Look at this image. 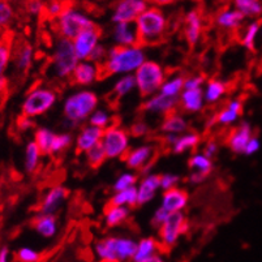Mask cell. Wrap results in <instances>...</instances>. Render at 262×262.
Here are the masks:
<instances>
[{
    "label": "cell",
    "instance_id": "c3c4849f",
    "mask_svg": "<svg viewBox=\"0 0 262 262\" xmlns=\"http://www.w3.org/2000/svg\"><path fill=\"white\" fill-rule=\"evenodd\" d=\"M16 258L20 262H37L39 259V253L32 248H21L16 253Z\"/></svg>",
    "mask_w": 262,
    "mask_h": 262
},
{
    "label": "cell",
    "instance_id": "bcb514c9",
    "mask_svg": "<svg viewBox=\"0 0 262 262\" xmlns=\"http://www.w3.org/2000/svg\"><path fill=\"white\" fill-rule=\"evenodd\" d=\"M139 180V176L135 173H123L116 179L115 184H114L113 189L114 192H119V190H124L127 188L135 187V184Z\"/></svg>",
    "mask_w": 262,
    "mask_h": 262
},
{
    "label": "cell",
    "instance_id": "681fc988",
    "mask_svg": "<svg viewBox=\"0 0 262 262\" xmlns=\"http://www.w3.org/2000/svg\"><path fill=\"white\" fill-rule=\"evenodd\" d=\"M150 128L144 120H137L136 123L132 124V127L129 128V135L135 139H141L145 137L146 135H149Z\"/></svg>",
    "mask_w": 262,
    "mask_h": 262
},
{
    "label": "cell",
    "instance_id": "ba28073f",
    "mask_svg": "<svg viewBox=\"0 0 262 262\" xmlns=\"http://www.w3.org/2000/svg\"><path fill=\"white\" fill-rule=\"evenodd\" d=\"M95 25L85 13L73 7H66L56 18V28L60 37L73 40L80 32Z\"/></svg>",
    "mask_w": 262,
    "mask_h": 262
},
{
    "label": "cell",
    "instance_id": "9a60e30c",
    "mask_svg": "<svg viewBox=\"0 0 262 262\" xmlns=\"http://www.w3.org/2000/svg\"><path fill=\"white\" fill-rule=\"evenodd\" d=\"M154 156H156V149H154V146H151V145H142V146L129 150L124 156L123 159L125 162V164H127L128 168L140 171L146 164L154 163Z\"/></svg>",
    "mask_w": 262,
    "mask_h": 262
},
{
    "label": "cell",
    "instance_id": "e0dca14e",
    "mask_svg": "<svg viewBox=\"0 0 262 262\" xmlns=\"http://www.w3.org/2000/svg\"><path fill=\"white\" fill-rule=\"evenodd\" d=\"M189 201V194L187 190L182 188H171L168 190H163L162 196V206H163L168 213H178L183 211Z\"/></svg>",
    "mask_w": 262,
    "mask_h": 262
},
{
    "label": "cell",
    "instance_id": "db71d44e",
    "mask_svg": "<svg viewBox=\"0 0 262 262\" xmlns=\"http://www.w3.org/2000/svg\"><path fill=\"white\" fill-rule=\"evenodd\" d=\"M168 214H170V213H168V211L166 210L163 206H159V208L157 209L156 211H154L153 219H151V226H153L154 228H157V230H158V228L161 227L162 225H163L164 221L167 219Z\"/></svg>",
    "mask_w": 262,
    "mask_h": 262
},
{
    "label": "cell",
    "instance_id": "2e32d148",
    "mask_svg": "<svg viewBox=\"0 0 262 262\" xmlns=\"http://www.w3.org/2000/svg\"><path fill=\"white\" fill-rule=\"evenodd\" d=\"M99 68L95 63H92L89 60H81L73 70L71 75L73 85L78 86H89L94 84L95 81L98 80Z\"/></svg>",
    "mask_w": 262,
    "mask_h": 262
},
{
    "label": "cell",
    "instance_id": "7c38bea8",
    "mask_svg": "<svg viewBox=\"0 0 262 262\" xmlns=\"http://www.w3.org/2000/svg\"><path fill=\"white\" fill-rule=\"evenodd\" d=\"M147 7V0H118L114 6L113 23H135Z\"/></svg>",
    "mask_w": 262,
    "mask_h": 262
},
{
    "label": "cell",
    "instance_id": "3957f363",
    "mask_svg": "<svg viewBox=\"0 0 262 262\" xmlns=\"http://www.w3.org/2000/svg\"><path fill=\"white\" fill-rule=\"evenodd\" d=\"M98 95L90 90H80L66 99L63 114L66 120L77 127L78 124L89 119L98 106Z\"/></svg>",
    "mask_w": 262,
    "mask_h": 262
},
{
    "label": "cell",
    "instance_id": "30bf717a",
    "mask_svg": "<svg viewBox=\"0 0 262 262\" xmlns=\"http://www.w3.org/2000/svg\"><path fill=\"white\" fill-rule=\"evenodd\" d=\"M188 223L182 211L170 213L163 225L158 228L159 242L163 247L172 248L178 243L179 237L187 231Z\"/></svg>",
    "mask_w": 262,
    "mask_h": 262
},
{
    "label": "cell",
    "instance_id": "1f68e13d",
    "mask_svg": "<svg viewBox=\"0 0 262 262\" xmlns=\"http://www.w3.org/2000/svg\"><path fill=\"white\" fill-rule=\"evenodd\" d=\"M129 208L127 206H111L107 205L106 210H104V223L107 227H116L121 225L128 219L129 216Z\"/></svg>",
    "mask_w": 262,
    "mask_h": 262
},
{
    "label": "cell",
    "instance_id": "4fadbf2b",
    "mask_svg": "<svg viewBox=\"0 0 262 262\" xmlns=\"http://www.w3.org/2000/svg\"><path fill=\"white\" fill-rule=\"evenodd\" d=\"M179 108V97H168V95L157 94L151 95L142 103L141 110L145 113L159 114V115H168Z\"/></svg>",
    "mask_w": 262,
    "mask_h": 262
},
{
    "label": "cell",
    "instance_id": "277c9868",
    "mask_svg": "<svg viewBox=\"0 0 262 262\" xmlns=\"http://www.w3.org/2000/svg\"><path fill=\"white\" fill-rule=\"evenodd\" d=\"M136 247L137 242L129 237L108 236L97 242L94 251L104 262H127L132 259Z\"/></svg>",
    "mask_w": 262,
    "mask_h": 262
},
{
    "label": "cell",
    "instance_id": "03108f58",
    "mask_svg": "<svg viewBox=\"0 0 262 262\" xmlns=\"http://www.w3.org/2000/svg\"><path fill=\"white\" fill-rule=\"evenodd\" d=\"M259 30H261V33H262V25H261V29H259Z\"/></svg>",
    "mask_w": 262,
    "mask_h": 262
},
{
    "label": "cell",
    "instance_id": "f546056e",
    "mask_svg": "<svg viewBox=\"0 0 262 262\" xmlns=\"http://www.w3.org/2000/svg\"><path fill=\"white\" fill-rule=\"evenodd\" d=\"M188 123L182 115L176 114V111L168 114L164 116L163 123L161 125L162 133L167 135V133H172V135H183L187 132Z\"/></svg>",
    "mask_w": 262,
    "mask_h": 262
},
{
    "label": "cell",
    "instance_id": "4316f807",
    "mask_svg": "<svg viewBox=\"0 0 262 262\" xmlns=\"http://www.w3.org/2000/svg\"><path fill=\"white\" fill-rule=\"evenodd\" d=\"M244 20L245 16L243 15L242 12H239L237 9L226 8L216 15L215 23L221 29L233 30L237 29Z\"/></svg>",
    "mask_w": 262,
    "mask_h": 262
},
{
    "label": "cell",
    "instance_id": "f35d334b",
    "mask_svg": "<svg viewBox=\"0 0 262 262\" xmlns=\"http://www.w3.org/2000/svg\"><path fill=\"white\" fill-rule=\"evenodd\" d=\"M40 153L39 147L35 144L34 141L28 142L25 149V170L28 173L35 172V170L38 168V164L40 161Z\"/></svg>",
    "mask_w": 262,
    "mask_h": 262
},
{
    "label": "cell",
    "instance_id": "44dd1931",
    "mask_svg": "<svg viewBox=\"0 0 262 262\" xmlns=\"http://www.w3.org/2000/svg\"><path fill=\"white\" fill-rule=\"evenodd\" d=\"M161 189V175L149 173L144 176L137 188V206H142L156 197L157 192Z\"/></svg>",
    "mask_w": 262,
    "mask_h": 262
},
{
    "label": "cell",
    "instance_id": "f5cc1de1",
    "mask_svg": "<svg viewBox=\"0 0 262 262\" xmlns=\"http://www.w3.org/2000/svg\"><path fill=\"white\" fill-rule=\"evenodd\" d=\"M205 82V77L201 75L190 76V77L184 80V89L183 90H193V89H202V85Z\"/></svg>",
    "mask_w": 262,
    "mask_h": 262
},
{
    "label": "cell",
    "instance_id": "d6a6232c",
    "mask_svg": "<svg viewBox=\"0 0 262 262\" xmlns=\"http://www.w3.org/2000/svg\"><path fill=\"white\" fill-rule=\"evenodd\" d=\"M108 205L111 206H130L135 208L137 206V188L130 187L124 190L115 192L111 199H110Z\"/></svg>",
    "mask_w": 262,
    "mask_h": 262
},
{
    "label": "cell",
    "instance_id": "b9f144b4",
    "mask_svg": "<svg viewBox=\"0 0 262 262\" xmlns=\"http://www.w3.org/2000/svg\"><path fill=\"white\" fill-rule=\"evenodd\" d=\"M259 29H261V24L258 21H253V23H251L247 26V29H245L244 34H243L242 43L249 51H254V49H256V38Z\"/></svg>",
    "mask_w": 262,
    "mask_h": 262
},
{
    "label": "cell",
    "instance_id": "d6986e66",
    "mask_svg": "<svg viewBox=\"0 0 262 262\" xmlns=\"http://www.w3.org/2000/svg\"><path fill=\"white\" fill-rule=\"evenodd\" d=\"M202 28H204V21H202L201 13L196 9L188 12L184 21V35L189 47H194L199 43L202 34Z\"/></svg>",
    "mask_w": 262,
    "mask_h": 262
},
{
    "label": "cell",
    "instance_id": "7402d4cb",
    "mask_svg": "<svg viewBox=\"0 0 262 262\" xmlns=\"http://www.w3.org/2000/svg\"><path fill=\"white\" fill-rule=\"evenodd\" d=\"M113 38L118 46H140L135 23L115 24L113 29Z\"/></svg>",
    "mask_w": 262,
    "mask_h": 262
},
{
    "label": "cell",
    "instance_id": "83f0119b",
    "mask_svg": "<svg viewBox=\"0 0 262 262\" xmlns=\"http://www.w3.org/2000/svg\"><path fill=\"white\" fill-rule=\"evenodd\" d=\"M33 227L39 233L40 236L50 239L54 237L58 231V221L55 215H46V214H38L33 219Z\"/></svg>",
    "mask_w": 262,
    "mask_h": 262
},
{
    "label": "cell",
    "instance_id": "ab89813d",
    "mask_svg": "<svg viewBox=\"0 0 262 262\" xmlns=\"http://www.w3.org/2000/svg\"><path fill=\"white\" fill-rule=\"evenodd\" d=\"M184 80L185 77L182 75L173 76V77L164 80L161 89H159V93L168 95V97H179L180 93L183 92V89H184Z\"/></svg>",
    "mask_w": 262,
    "mask_h": 262
},
{
    "label": "cell",
    "instance_id": "836d02e7",
    "mask_svg": "<svg viewBox=\"0 0 262 262\" xmlns=\"http://www.w3.org/2000/svg\"><path fill=\"white\" fill-rule=\"evenodd\" d=\"M227 92V86L221 80H209L204 92V101L206 103H216Z\"/></svg>",
    "mask_w": 262,
    "mask_h": 262
},
{
    "label": "cell",
    "instance_id": "f6af8a7d",
    "mask_svg": "<svg viewBox=\"0 0 262 262\" xmlns=\"http://www.w3.org/2000/svg\"><path fill=\"white\" fill-rule=\"evenodd\" d=\"M89 124L93 125V127L106 129L111 124V116L104 110H95L94 113L89 116Z\"/></svg>",
    "mask_w": 262,
    "mask_h": 262
},
{
    "label": "cell",
    "instance_id": "94428289",
    "mask_svg": "<svg viewBox=\"0 0 262 262\" xmlns=\"http://www.w3.org/2000/svg\"><path fill=\"white\" fill-rule=\"evenodd\" d=\"M9 261V248L2 247L0 248V262H8Z\"/></svg>",
    "mask_w": 262,
    "mask_h": 262
},
{
    "label": "cell",
    "instance_id": "be15d7a7",
    "mask_svg": "<svg viewBox=\"0 0 262 262\" xmlns=\"http://www.w3.org/2000/svg\"><path fill=\"white\" fill-rule=\"evenodd\" d=\"M145 262H164V259L162 258L161 254L157 253V254H154L153 257H150L149 259H146V261H145Z\"/></svg>",
    "mask_w": 262,
    "mask_h": 262
},
{
    "label": "cell",
    "instance_id": "ffe728a7",
    "mask_svg": "<svg viewBox=\"0 0 262 262\" xmlns=\"http://www.w3.org/2000/svg\"><path fill=\"white\" fill-rule=\"evenodd\" d=\"M104 129L98 127H93V125H86L78 133L77 139H76V153L82 154L86 153L88 150L92 149L97 144H99L103 136Z\"/></svg>",
    "mask_w": 262,
    "mask_h": 262
},
{
    "label": "cell",
    "instance_id": "f907efd6",
    "mask_svg": "<svg viewBox=\"0 0 262 262\" xmlns=\"http://www.w3.org/2000/svg\"><path fill=\"white\" fill-rule=\"evenodd\" d=\"M106 58H107V49L104 46H102V45H98V46L93 50L92 54L89 55L88 60L92 61V63H95L97 66H99V64L104 63Z\"/></svg>",
    "mask_w": 262,
    "mask_h": 262
},
{
    "label": "cell",
    "instance_id": "e7e4bbea",
    "mask_svg": "<svg viewBox=\"0 0 262 262\" xmlns=\"http://www.w3.org/2000/svg\"><path fill=\"white\" fill-rule=\"evenodd\" d=\"M11 3H25L26 0H9Z\"/></svg>",
    "mask_w": 262,
    "mask_h": 262
},
{
    "label": "cell",
    "instance_id": "603a6c76",
    "mask_svg": "<svg viewBox=\"0 0 262 262\" xmlns=\"http://www.w3.org/2000/svg\"><path fill=\"white\" fill-rule=\"evenodd\" d=\"M179 107L185 113H199L204 108V92L202 89L183 90L179 95Z\"/></svg>",
    "mask_w": 262,
    "mask_h": 262
},
{
    "label": "cell",
    "instance_id": "11a10c76",
    "mask_svg": "<svg viewBox=\"0 0 262 262\" xmlns=\"http://www.w3.org/2000/svg\"><path fill=\"white\" fill-rule=\"evenodd\" d=\"M43 6L45 4L42 3L40 0H26L25 2L26 11L29 12L30 15L33 16L42 15V12H43Z\"/></svg>",
    "mask_w": 262,
    "mask_h": 262
},
{
    "label": "cell",
    "instance_id": "cb8c5ba5",
    "mask_svg": "<svg viewBox=\"0 0 262 262\" xmlns=\"http://www.w3.org/2000/svg\"><path fill=\"white\" fill-rule=\"evenodd\" d=\"M12 47H13V38L9 32L4 33L0 37V92L6 90L7 78L4 77V71L8 67L12 58Z\"/></svg>",
    "mask_w": 262,
    "mask_h": 262
},
{
    "label": "cell",
    "instance_id": "52a82bcc",
    "mask_svg": "<svg viewBox=\"0 0 262 262\" xmlns=\"http://www.w3.org/2000/svg\"><path fill=\"white\" fill-rule=\"evenodd\" d=\"M56 101H58V94L55 90L43 86L35 88L26 95L21 111L26 118H37L50 111Z\"/></svg>",
    "mask_w": 262,
    "mask_h": 262
},
{
    "label": "cell",
    "instance_id": "7dc6e473",
    "mask_svg": "<svg viewBox=\"0 0 262 262\" xmlns=\"http://www.w3.org/2000/svg\"><path fill=\"white\" fill-rule=\"evenodd\" d=\"M64 9H66V3L64 2H61V0H50L49 3L43 6V12L42 13H45L49 18H58Z\"/></svg>",
    "mask_w": 262,
    "mask_h": 262
},
{
    "label": "cell",
    "instance_id": "5b68a950",
    "mask_svg": "<svg viewBox=\"0 0 262 262\" xmlns=\"http://www.w3.org/2000/svg\"><path fill=\"white\" fill-rule=\"evenodd\" d=\"M136 88L142 98L157 94L166 80L164 70L161 64L153 60H145L135 72Z\"/></svg>",
    "mask_w": 262,
    "mask_h": 262
},
{
    "label": "cell",
    "instance_id": "60d3db41",
    "mask_svg": "<svg viewBox=\"0 0 262 262\" xmlns=\"http://www.w3.org/2000/svg\"><path fill=\"white\" fill-rule=\"evenodd\" d=\"M85 154H86L88 164H89V167H92L93 170H97V168L101 167L107 159L106 153H104V149L101 142L95 145V146H93L92 149L88 150Z\"/></svg>",
    "mask_w": 262,
    "mask_h": 262
},
{
    "label": "cell",
    "instance_id": "74e56055",
    "mask_svg": "<svg viewBox=\"0 0 262 262\" xmlns=\"http://www.w3.org/2000/svg\"><path fill=\"white\" fill-rule=\"evenodd\" d=\"M56 133L52 132L49 128H38L34 133V142L39 147L40 153L46 156L51 151V145L54 142Z\"/></svg>",
    "mask_w": 262,
    "mask_h": 262
},
{
    "label": "cell",
    "instance_id": "680465c9",
    "mask_svg": "<svg viewBox=\"0 0 262 262\" xmlns=\"http://www.w3.org/2000/svg\"><path fill=\"white\" fill-rule=\"evenodd\" d=\"M206 178H208V176H205L204 173L194 172V171H192V172H190V175H189V178H188V182H189L190 184L199 185V184H201V183H204V180Z\"/></svg>",
    "mask_w": 262,
    "mask_h": 262
},
{
    "label": "cell",
    "instance_id": "4dcf8cb0",
    "mask_svg": "<svg viewBox=\"0 0 262 262\" xmlns=\"http://www.w3.org/2000/svg\"><path fill=\"white\" fill-rule=\"evenodd\" d=\"M201 142V136L197 135L194 132H188L183 133V135H179L176 141L173 142V145L171 146L172 153L175 154H183L185 151H189V150H194L199 144Z\"/></svg>",
    "mask_w": 262,
    "mask_h": 262
},
{
    "label": "cell",
    "instance_id": "9f6ffc18",
    "mask_svg": "<svg viewBox=\"0 0 262 262\" xmlns=\"http://www.w3.org/2000/svg\"><path fill=\"white\" fill-rule=\"evenodd\" d=\"M259 149H261V141H259L258 137L253 136V137L249 140V142L247 144V146H245L244 154L248 157L254 156L256 153H258Z\"/></svg>",
    "mask_w": 262,
    "mask_h": 262
},
{
    "label": "cell",
    "instance_id": "e575fe53",
    "mask_svg": "<svg viewBox=\"0 0 262 262\" xmlns=\"http://www.w3.org/2000/svg\"><path fill=\"white\" fill-rule=\"evenodd\" d=\"M188 166H189L190 171L194 172H201L205 176H209L214 170L213 161L204 156L202 153H194L190 156L189 161H188Z\"/></svg>",
    "mask_w": 262,
    "mask_h": 262
},
{
    "label": "cell",
    "instance_id": "6125c7cd",
    "mask_svg": "<svg viewBox=\"0 0 262 262\" xmlns=\"http://www.w3.org/2000/svg\"><path fill=\"white\" fill-rule=\"evenodd\" d=\"M149 2H151L153 4H156V6H167V4H171L173 2V0H149Z\"/></svg>",
    "mask_w": 262,
    "mask_h": 262
},
{
    "label": "cell",
    "instance_id": "d590c367",
    "mask_svg": "<svg viewBox=\"0 0 262 262\" xmlns=\"http://www.w3.org/2000/svg\"><path fill=\"white\" fill-rule=\"evenodd\" d=\"M136 88L135 76L133 75H124L123 77L119 78L114 85V89L111 92V98L119 101L123 97L129 94L133 89Z\"/></svg>",
    "mask_w": 262,
    "mask_h": 262
},
{
    "label": "cell",
    "instance_id": "9c48e42d",
    "mask_svg": "<svg viewBox=\"0 0 262 262\" xmlns=\"http://www.w3.org/2000/svg\"><path fill=\"white\" fill-rule=\"evenodd\" d=\"M101 144L107 158H124V156L129 151V132L119 125L106 128Z\"/></svg>",
    "mask_w": 262,
    "mask_h": 262
},
{
    "label": "cell",
    "instance_id": "816d5d0a",
    "mask_svg": "<svg viewBox=\"0 0 262 262\" xmlns=\"http://www.w3.org/2000/svg\"><path fill=\"white\" fill-rule=\"evenodd\" d=\"M180 183V176L175 175V173H164L161 175V188L163 190H168L171 188L178 187Z\"/></svg>",
    "mask_w": 262,
    "mask_h": 262
},
{
    "label": "cell",
    "instance_id": "6da1fadb",
    "mask_svg": "<svg viewBox=\"0 0 262 262\" xmlns=\"http://www.w3.org/2000/svg\"><path fill=\"white\" fill-rule=\"evenodd\" d=\"M145 51L141 46H118L107 50V58L99 64V75L104 72L103 78L113 75H132L145 61ZM98 75V77H99Z\"/></svg>",
    "mask_w": 262,
    "mask_h": 262
},
{
    "label": "cell",
    "instance_id": "f1b7e54d",
    "mask_svg": "<svg viewBox=\"0 0 262 262\" xmlns=\"http://www.w3.org/2000/svg\"><path fill=\"white\" fill-rule=\"evenodd\" d=\"M159 243L157 242L154 237H144L137 243L136 247V252L133 254L132 262H145L149 259L150 257H153L154 254L158 253Z\"/></svg>",
    "mask_w": 262,
    "mask_h": 262
},
{
    "label": "cell",
    "instance_id": "7a4b0ae2",
    "mask_svg": "<svg viewBox=\"0 0 262 262\" xmlns=\"http://www.w3.org/2000/svg\"><path fill=\"white\" fill-rule=\"evenodd\" d=\"M140 46H154L162 42L167 30V17L157 7H147L135 21Z\"/></svg>",
    "mask_w": 262,
    "mask_h": 262
},
{
    "label": "cell",
    "instance_id": "91938a15",
    "mask_svg": "<svg viewBox=\"0 0 262 262\" xmlns=\"http://www.w3.org/2000/svg\"><path fill=\"white\" fill-rule=\"evenodd\" d=\"M18 128H20L21 130H25V129H29V128L33 127V121L30 118H26V116L21 115L20 118H18Z\"/></svg>",
    "mask_w": 262,
    "mask_h": 262
},
{
    "label": "cell",
    "instance_id": "8992f818",
    "mask_svg": "<svg viewBox=\"0 0 262 262\" xmlns=\"http://www.w3.org/2000/svg\"><path fill=\"white\" fill-rule=\"evenodd\" d=\"M76 56L73 42L71 39L60 37L55 45L54 54H52V71L58 78H70L73 70L78 64Z\"/></svg>",
    "mask_w": 262,
    "mask_h": 262
},
{
    "label": "cell",
    "instance_id": "8d00e7d4",
    "mask_svg": "<svg viewBox=\"0 0 262 262\" xmlns=\"http://www.w3.org/2000/svg\"><path fill=\"white\" fill-rule=\"evenodd\" d=\"M235 9L242 12L245 17H259L262 15L261 0H233Z\"/></svg>",
    "mask_w": 262,
    "mask_h": 262
},
{
    "label": "cell",
    "instance_id": "ac0fdd59",
    "mask_svg": "<svg viewBox=\"0 0 262 262\" xmlns=\"http://www.w3.org/2000/svg\"><path fill=\"white\" fill-rule=\"evenodd\" d=\"M253 137V129L252 125L248 121L240 123L239 127L232 130L227 139V145L231 151L235 154H244V150L249 140Z\"/></svg>",
    "mask_w": 262,
    "mask_h": 262
},
{
    "label": "cell",
    "instance_id": "7bdbcfd3",
    "mask_svg": "<svg viewBox=\"0 0 262 262\" xmlns=\"http://www.w3.org/2000/svg\"><path fill=\"white\" fill-rule=\"evenodd\" d=\"M73 137L71 133H60L56 135L54 139V142L51 145V151L50 154H60L66 151L68 147L72 145Z\"/></svg>",
    "mask_w": 262,
    "mask_h": 262
},
{
    "label": "cell",
    "instance_id": "8fae6325",
    "mask_svg": "<svg viewBox=\"0 0 262 262\" xmlns=\"http://www.w3.org/2000/svg\"><path fill=\"white\" fill-rule=\"evenodd\" d=\"M101 35L102 32L98 25H93L92 28H88L78 33L77 37L72 40L78 60H88L93 50L99 45Z\"/></svg>",
    "mask_w": 262,
    "mask_h": 262
},
{
    "label": "cell",
    "instance_id": "d4e9b609",
    "mask_svg": "<svg viewBox=\"0 0 262 262\" xmlns=\"http://www.w3.org/2000/svg\"><path fill=\"white\" fill-rule=\"evenodd\" d=\"M243 114V102L240 99H232L228 102L227 106L221 110L215 116H214V123H218L219 125H231L239 119Z\"/></svg>",
    "mask_w": 262,
    "mask_h": 262
},
{
    "label": "cell",
    "instance_id": "484cf974",
    "mask_svg": "<svg viewBox=\"0 0 262 262\" xmlns=\"http://www.w3.org/2000/svg\"><path fill=\"white\" fill-rule=\"evenodd\" d=\"M12 55H13L16 70L21 73L28 72L33 63V59H34L33 47L28 42H24V43L17 45L15 52H12Z\"/></svg>",
    "mask_w": 262,
    "mask_h": 262
},
{
    "label": "cell",
    "instance_id": "5bb4252c",
    "mask_svg": "<svg viewBox=\"0 0 262 262\" xmlns=\"http://www.w3.org/2000/svg\"><path fill=\"white\" fill-rule=\"evenodd\" d=\"M70 196V190L63 185H55L50 188L49 192L45 194L43 200L39 204L38 214H46V215H55L58 213L61 205L66 202V200Z\"/></svg>",
    "mask_w": 262,
    "mask_h": 262
},
{
    "label": "cell",
    "instance_id": "6f0895ef",
    "mask_svg": "<svg viewBox=\"0 0 262 262\" xmlns=\"http://www.w3.org/2000/svg\"><path fill=\"white\" fill-rule=\"evenodd\" d=\"M216 153H218V144H216L215 140H210V141H208L206 144H205L204 151H202V154H204V156H206L208 158L213 159L214 157L216 156Z\"/></svg>",
    "mask_w": 262,
    "mask_h": 262
},
{
    "label": "cell",
    "instance_id": "ee69618b",
    "mask_svg": "<svg viewBox=\"0 0 262 262\" xmlns=\"http://www.w3.org/2000/svg\"><path fill=\"white\" fill-rule=\"evenodd\" d=\"M15 11L9 0H0V29H6L13 21Z\"/></svg>",
    "mask_w": 262,
    "mask_h": 262
}]
</instances>
